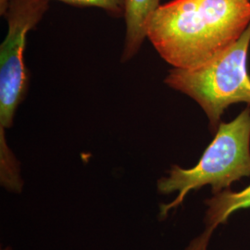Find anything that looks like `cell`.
I'll return each mask as SVG.
<instances>
[{"instance_id": "30bf717a", "label": "cell", "mask_w": 250, "mask_h": 250, "mask_svg": "<svg viewBox=\"0 0 250 250\" xmlns=\"http://www.w3.org/2000/svg\"><path fill=\"white\" fill-rule=\"evenodd\" d=\"M1 250H13V248H12L11 246H7V247H5V248H2Z\"/></svg>"}, {"instance_id": "ba28073f", "label": "cell", "mask_w": 250, "mask_h": 250, "mask_svg": "<svg viewBox=\"0 0 250 250\" xmlns=\"http://www.w3.org/2000/svg\"><path fill=\"white\" fill-rule=\"evenodd\" d=\"M49 1V0H48ZM69 5L79 7H96L105 10L109 15L125 17L126 0H59ZM9 0H0V13L4 11Z\"/></svg>"}, {"instance_id": "8992f818", "label": "cell", "mask_w": 250, "mask_h": 250, "mask_svg": "<svg viewBox=\"0 0 250 250\" xmlns=\"http://www.w3.org/2000/svg\"><path fill=\"white\" fill-rule=\"evenodd\" d=\"M204 203L205 227L215 231L220 225L226 224L232 214L250 208V185L240 191H222L208 197Z\"/></svg>"}, {"instance_id": "5b68a950", "label": "cell", "mask_w": 250, "mask_h": 250, "mask_svg": "<svg viewBox=\"0 0 250 250\" xmlns=\"http://www.w3.org/2000/svg\"><path fill=\"white\" fill-rule=\"evenodd\" d=\"M161 0H126V22L122 62L130 61L139 51L147 36V26L152 15L161 6Z\"/></svg>"}, {"instance_id": "52a82bcc", "label": "cell", "mask_w": 250, "mask_h": 250, "mask_svg": "<svg viewBox=\"0 0 250 250\" xmlns=\"http://www.w3.org/2000/svg\"><path fill=\"white\" fill-rule=\"evenodd\" d=\"M0 184L12 194L21 193L24 186L20 162L9 147L6 136L0 138Z\"/></svg>"}, {"instance_id": "3957f363", "label": "cell", "mask_w": 250, "mask_h": 250, "mask_svg": "<svg viewBox=\"0 0 250 250\" xmlns=\"http://www.w3.org/2000/svg\"><path fill=\"white\" fill-rule=\"evenodd\" d=\"M250 23L237 41L194 69L173 68L165 83L173 89L194 99L216 132L226 107L245 102L250 105V75L248 55Z\"/></svg>"}, {"instance_id": "6da1fadb", "label": "cell", "mask_w": 250, "mask_h": 250, "mask_svg": "<svg viewBox=\"0 0 250 250\" xmlns=\"http://www.w3.org/2000/svg\"><path fill=\"white\" fill-rule=\"evenodd\" d=\"M250 23V0H172L152 15L147 36L177 69L203 65L239 39Z\"/></svg>"}, {"instance_id": "277c9868", "label": "cell", "mask_w": 250, "mask_h": 250, "mask_svg": "<svg viewBox=\"0 0 250 250\" xmlns=\"http://www.w3.org/2000/svg\"><path fill=\"white\" fill-rule=\"evenodd\" d=\"M48 2L9 0L1 13L8 21V34L0 47V134H6L13 125L15 112L26 94V36L45 15Z\"/></svg>"}, {"instance_id": "9c48e42d", "label": "cell", "mask_w": 250, "mask_h": 250, "mask_svg": "<svg viewBox=\"0 0 250 250\" xmlns=\"http://www.w3.org/2000/svg\"><path fill=\"white\" fill-rule=\"evenodd\" d=\"M213 232L214 230L205 227L203 232L189 242L185 250H209V244Z\"/></svg>"}, {"instance_id": "7a4b0ae2", "label": "cell", "mask_w": 250, "mask_h": 250, "mask_svg": "<svg viewBox=\"0 0 250 250\" xmlns=\"http://www.w3.org/2000/svg\"><path fill=\"white\" fill-rule=\"evenodd\" d=\"M250 176V106L230 123H221L211 143L197 165L182 168L172 165L167 175L157 182L161 195L177 193L168 203H161L159 218L164 220L170 211L183 205L188 195L210 187L212 195L231 189L232 184Z\"/></svg>"}]
</instances>
